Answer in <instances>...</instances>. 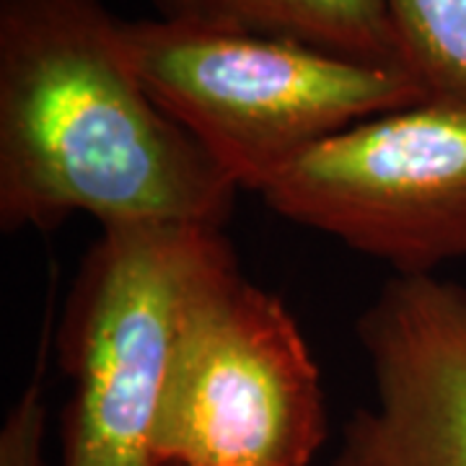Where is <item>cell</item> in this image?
<instances>
[{
	"label": "cell",
	"instance_id": "obj_5",
	"mask_svg": "<svg viewBox=\"0 0 466 466\" xmlns=\"http://www.w3.org/2000/svg\"><path fill=\"white\" fill-rule=\"evenodd\" d=\"M259 198L397 275H435L466 257V104L425 99L363 119L299 156Z\"/></svg>",
	"mask_w": 466,
	"mask_h": 466
},
{
	"label": "cell",
	"instance_id": "obj_4",
	"mask_svg": "<svg viewBox=\"0 0 466 466\" xmlns=\"http://www.w3.org/2000/svg\"><path fill=\"white\" fill-rule=\"evenodd\" d=\"M327 441L319 368L285 303L236 257L184 309L153 451L158 466H311Z\"/></svg>",
	"mask_w": 466,
	"mask_h": 466
},
{
	"label": "cell",
	"instance_id": "obj_1",
	"mask_svg": "<svg viewBox=\"0 0 466 466\" xmlns=\"http://www.w3.org/2000/svg\"><path fill=\"white\" fill-rule=\"evenodd\" d=\"M238 187L137 78L101 0H0V228H223Z\"/></svg>",
	"mask_w": 466,
	"mask_h": 466
},
{
	"label": "cell",
	"instance_id": "obj_7",
	"mask_svg": "<svg viewBox=\"0 0 466 466\" xmlns=\"http://www.w3.org/2000/svg\"><path fill=\"white\" fill-rule=\"evenodd\" d=\"M156 18L208 32L290 39L373 66L401 67L381 0H153Z\"/></svg>",
	"mask_w": 466,
	"mask_h": 466
},
{
	"label": "cell",
	"instance_id": "obj_9",
	"mask_svg": "<svg viewBox=\"0 0 466 466\" xmlns=\"http://www.w3.org/2000/svg\"><path fill=\"white\" fill-rule=\"evenodd\" d=\"M45 401L39 373L18 397L0 431V466H45Z\"/></svg>",
	"mask_w": 466,
	"mask_h": 466
},
{
	"label": "cell",
	"instance_id": "obj_2",
	"mask_svg": "<svg viewBox=\"0 0 466 466\" xmlns=\"http://www.w3.org/2000/svg\"><path fill=\"white\" fill-rule=\"evenodd\" d=\"M122 50L156 104L238 189L262 192L285 167L370 116L425 101L401 67L290 39L119 18Z\"/></svg>",
	"mask_w": 466,
	"mask_h": 466
},
{
	"label": "cell",
	"instance_id": "obj_6",
	"mask_svg": "<svg viewBox=\"0 0 466 466\" xmlns=\"http://www.w3.org/2000/svg\"><path fill=\"white\" fill-rule=\"evenodd\" d=\"M376 401L345 451L366 466H466V285L394 275L358 321Z\"/></svg>",
	"mask_w": 466,
	"mask_h": 466
},
{
	"label": "cell",
	"instance_id": "obj_3",
	"mask_svg": "<svg viewBox=\"0 0 466 466\" xmlns=\"http://www.w3.org/2000/svg\"><path fill=\"white\" fill-rule=\"evenodd\" d=\"M228 259L223 228L101 231L60 327V360L73 381L63 466H158L153 438L184 309Z\"/></svg>",
	"mask_w": 466,
	"mask_h": 466
},
{
	"label": "cell",
	"instance_id": "obj_8",
	"mask_svg": "<svg viewBox=\"0 0 466 466\" xmlns=\"http://www.w3.org/2000/svg\"><path fill=\"white\" fill-rule=\"evenodd\" d=\"M428 99L466 104V0H381Z\"/></svg>",
	"mask_w": 466,
	"mask_h": 466
},
{
	"label": "cell",
	"instance_id": "obj_10",
	"mask_svg": "<svg viewBox=\"0 0 466 466\" xmlns=\"http://www.w3.org/2000/svg\"><path fill=\"white\" fill-rule=\"evenodd\" d=\"M334 466H366V464H360L352 453H348V451L342 449V453H339V459L334 461Z\"/></svg>",
	"mask_w": 466,
	"mask_h": 466
}]
</instances>
